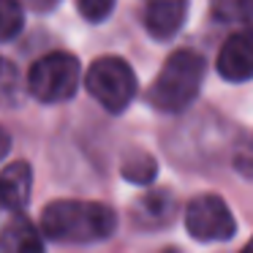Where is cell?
I'll return each instance as SVG.
<instances>
[{
    "mask_svg": "<svg viewBox=\"0 0 253 253\" xmlns=\"http://www.w3.org/2000/svg\"><path fill=\"white\" fill-rule=\"evenodd\" d=\"M117 229V215L112 207L101 202H77V199H60L44 207L41 212V231L46 240L71 242V245H87L101 242Z\"/></svg>",
    "mask_w": 253,
    "mask_h": 253,
    "instance_id": "obj_1",
    "label": "cell"
},
{
    "mask_svg": "<svg viewBox=\"0 0 253 253\" xmlns=\"http://www.w3.org/2000/svg\"><path fill=\"white\" fill-rule=\"evenodd\" d=\"M204 71H207V63L199 52L193 49L171 52L147 93L150 106L158 112H166V115H177V112L188 109L202 90Z\"/></svg>",
    "mask_w": 253,
    "mask_h": 253,
    "instance_id": "obj_2",
    "label": "cell"
},
{
    "mask_svg": "<svg viewBox=\"0 0 253 253\" xmlns=\"http://www.w3.org/2000/svg\"><path fill=\"white\" fill-rule=\"evenodd\" d=\"M87 93L112 115H120L136 95V74L123 57H98L87 68Z\"/></svg>",
    "mask_w": 253,
    "mask_h": 253,
    "instance_id": "obj_3",
    "label": "cell"
},
{
    "mask_svg": "<svg viewBox=\"0 0 253 253\" xmlns=\"http://www.w3.org/2000/svg\"><path fill=\"white\" fill-rule=\"evenodd\" d=\"M79 60L68 52H49L39 57L28 71V90L44 104L68 101L79 87Z\"/></svg>",
    "mask_w": 253,
    "mask_h": 253,
    "instance_id": "obj_4",
    "label": "cell"
},
{
    "mask_svg": "<svg viewBox=\"0 0 253 253\" xmlns=\"http://www.w3.org/2000/svg\"><path fill=\"white\" fill-rule=\"evenodd\" d=\"M185 229L199 242H223L237 234V220L218 193H202L188 202Z\"/></svg>",
    "mask_w": 253,
    "mask_h": 253,
    "instance_id": "obj_5",
    "label": "cell"
},
{
    "mask_svg": "<svg viewBox=\"0 0 253 253\" xmlns=\"http://www.w3.org/2000/svg\"><path fill=\"white\" fill-rule=\"evenodd\" d=\"M218 74L226 82L253 79V28H240L218 52Z\"/></svg>",
    "mask_w": 253,
    "mask_h": 253,
    "instance_id": "obj_6",
    "label": "cell"
},
{
    "mask_svg": "<svg viewBox=\"0 0 253 253\" xmlns=\"http://www.w3.org/2000/svg\"><path fill=\"white\" fill-rule=\"evenodd\" d=\"M185 14H188V6L182 0H153L144 8V28L153 39L169 41L182 28Z\"/></svg>",
    "mask_w": 253,
    "mask_h": 253,
    "instance_id": "obj_7",
    "label": "cell"
},
{
    "mask_svg": "<svg viewBox=\"0 0 253 253\" xmlns=\"http://www.w3.org/2000/svg\"><path fill=\"white\" fill-rule=\"evenodd\" d=\"M30 188H33V171L30 164L25 161H14L0 171V207L6 210H22L30 199Z\"/></svg>",
    "mask_w": 253,
    "mask_h": 253,
    "instance_id": "obj_8",
    "label": "cell"
},
{
    "mask_svg": "<svg viewBox=\"0 0 253 253\" xmlns=\"http://www.w3.org/2000/svg\"><path fill=\"white\" fill-rule=\"evenodd\" d=\"M0 253H44L41 231L25 215H14L0 229Z\"/></svg>",
    "mask_w": 253,
    "mask_h": 253,
    "instance_id": "obj_9",
    "label": "cell"
},
{
    "mask_svg": "<svg viewBox=\"0 0 253 253\" xmlns=\"http://www.w3.org/2000/svg\"><path fill=\"white\" fill-rule=\"evenodd\" d=\"M171 212H174V199L166 191L144 193V196L131 207V215H133V220H136V226H144V229L166 226L171 220Z\"/></svg>",
    "mask_w": 253,
    "mask_h": 253,
    "instance_id": "obj_10",
    "label": "cell"
},
{
    "mask_svg": "<svg viewBox=\"0 0 253 253\" xmlns=\"http://www.w3.org/2000/svg\"><path fill=\"white\" fill-rule=\"evenodd\" d=\"M25 25V14L17 3L11 0H0V41H8L22 30Z\"/></svg>",
    "mask_w": 253,
    "mask_h": 253,
    "instance_id": "obj_11",
    "label": "cell"
},
{
    "mask_svg": "<svg viewBox=\"0 0 253 253\" xmlns=\"http://www.w3.org/2000/svg\"><path fill=\"white\" fill-rule=\"evenodd\" d=\"M212 17L220 25H231V22H248L253 17V3H240V0H226V3H215L212 6Z\"/></svg>",
    "mask_w": 253,
    "mask_h": 253,
    "instance_id": "obj_12",
    "label": "cell"
},
{
    "mask_svg": "<svg viewBox=\"0 0 253 253\" xmlns=\"http://www.w3.org/2000/svg\"><path fill=\"white\" fill-rule=\"evenodd\" d=\"M123 171H126V177L133 182H150L155 174V161L144 153H136L123 164Z\"/></svg>",
    "mask_w": 253,
    "mask_h": 253,
    "instance_id": "obj_13",
    "label": "cell"
},
{
    "mask_svg": "<svg viewBox=\"0 0 253 253\" xmlns=\"http://www.w3.org/2000/svg\"><path fill=\"white\" fill-rule=\"evenodd\" d=\"M77 8H79V14H82L84 19H90V22H101V19H106L112 14L115 3H112V0H79Z\"/></svg>",
    "mask_w": 253,
    "mask_h": 253,
    "instance_id": "obj_14",
    "label": "cell"
},
{
    "mask_svg": "<svg viewBox=\"0 0 253 253\" xmlns=\"http://www.w3.org/2000/svg\"><path fill=\"white\" fill-rule=\"evenodd\" d=\"M8 150H11V133L6 131V126H0V161L6 158Z\"/></svg>",
    "mask_w": 253,
    "mask_h": 253,
    "instance_id": "obj_15",
    "label": "cell"
},
{
    "mask_svg": "<svg viewBox=\"0 0 253 253\" xmlns=\"http://www.w3.org/2000/svg\"><path fill=\"white\" fill-rule=\"evenodd\" d=\"M240 253H253V237H251V240H248V245L245 248H242V251Z\"/></svg>",
    "mask_w": 253,
    "mask_h": 253,
    "instance_id": "obj_16",
    "label": "cell"
}]
</instances>
